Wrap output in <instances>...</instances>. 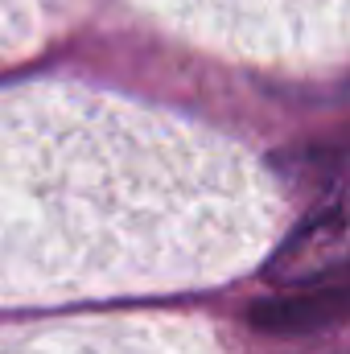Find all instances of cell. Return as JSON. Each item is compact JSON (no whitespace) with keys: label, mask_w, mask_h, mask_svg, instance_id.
I'll return each mask as SVG.
<instances>
[{"label":"cell","mask_w":350,"mask_h":354,"mask_svg":"<svg viewBox=\"0 0 350 354\" xmlns=\"http://www.w3.org/2000/svg\"><path fill=\"white\" fill-rule=\"evenodd\" d=\"M280 169L288 181L313 194V210L268 260V280L305 284L350 268V128L297 149L280 161Z\"/></svg>","instance_id":"6da1fadb"},{"label":"cell","mask_w":350,"mask_h":354,"mask_svg":"<svg viewBox=\"0 0 350 354\" xmlns=\"http://www.w3.org/2000/svg\"><path fill=\"white\" fill-rule=\"evenodd\" d=\"M342 322H350V268L297 284L293 297L252 305V326L264 334H317Z\"/></svg>","instance_id":"7a4b0ae2"},{"label":"cell","mask_w":350,"mask_h":354,"mask_svg":"<svg viewBox=\"0 0 350 354\" xmlns=\"http://www.w3.org/2000/svg\"><path fill=\"white\" fill-rule=\"evenodd\" d=\"M347 354H350V351H347Z\"/></svg>","instance_id":"3957f363"}]
</instances>
